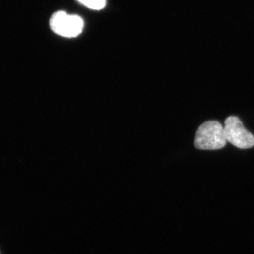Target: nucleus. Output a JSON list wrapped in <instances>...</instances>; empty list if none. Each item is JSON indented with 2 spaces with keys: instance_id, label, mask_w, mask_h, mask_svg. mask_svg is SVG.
<instances>
[{
  "instance_id": "20e7f679",
  "label": "nucleus",
  "mask_w": 254,
  "mask_h": 254,
  "mask_svg": "<svg viewBox=\"0 0 254 254\" xmlns=\"http://www.w3.org/2000/svg\"><path fill=\"white\" fill-rule=\"evenodd\" d=\"M81 4L89 9L100 10L106 5V0H78Z\"/></svg>"
},
{
  "instance_id": "7ed1b4c3",
  "label": "nucleus",
  "mask_w": 254,
  "mask_h": 254,
  "mask_svg": "<svg viewBox=\"0 0 254 254\" xmlns=\"http://www.w3.org/2000/svg\"><path fill=\"white\" fill-rule=\"evenodd\" d=\"M224 133L227 141L241 148L248 149L254 146V136L244 126L237 117H229L225 121Z\"/></svg>"
},
{
  "instance_id": "f03ea898",
  "label": "nucleus",
  "mask_w": 254,
  "mask_h": 254,
  "mask_svg": "<svg viewBox=\"0 0 254 254\" xmlns=\"http://www.w3.org/2000/svg\"><path fill=\"white\" fill-rule=\"evenodd\" d=\"M50 24L53 32L65 38L78 36L84 26V22L79 16L68 14L63 11L55 12L50 18Z\"/></svg>"
},
{
  "instance_id": "f257e3e1",
  "label": "nucleus",
  "mask_w": 254,
  "mask_h": 254,
  "mask_svg": "<svg viewBox=\"0 0 254 254\" xmlns=\"http://www.w3.org/2000/svg\"><path fill=\"white\" fill-rule=\"evenodd\" d=\"M226 143L224 127L217 121L205 122L200 125L195 133L194 145L197 149H221Z\"/></svg>"
}]
</instances>
